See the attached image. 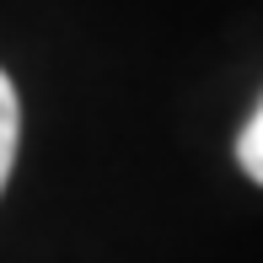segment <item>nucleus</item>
Here are the masks:
<instances>
[{
	"instance_id": "f03ea898",
	"label": "nucleus",
	"mask_w": 263,
	"mask_h": 263,
	"mask_svg": "<svg viewBox=\"0 0 263 263\" xmlns=\"http://www.w3.org/2000/svg\"><path fill=\"white\" fill-rule=\"evenodd\" d=\"M236 161H242V172L263 183V102L253 107V118H247V129L236 135Z\"/></svg>"
},
{
	"instance_id": "f257e3e1",
	"label": "nucleus",
	"mask_w": 263,
	"mask_h": 263,
	"mask_svg": "<svg viewBox=\"0 0 263 263\" xmlns=\"http://www.w3.org/2000/svg\"><path fill=\"white\" fill-rule=\"evenodd\" d=\"M16 140H22V102L11 76L0 70V188L11 183V166H16Z\"/></svg>"
}]
</instances>
